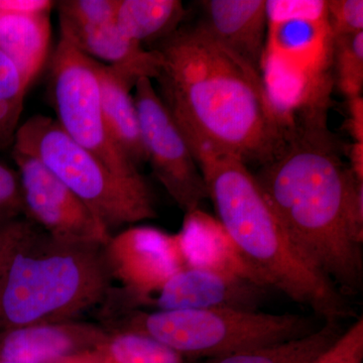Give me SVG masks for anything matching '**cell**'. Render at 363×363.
<instances>
[{"label": "cell", "mask_w": 363, "mask_h": 363, "mask_svg": "<svg viewBox=\"0 0 363 363\" xmlns=\"http://www.w3.org/2000/svg\"><path fill=\"white\" fill-rule=\"evenodd\" d=\"M150 50L161 57L160 96L193 155L205 150L260 167L278 156L294 121L277 108L259 72L198 23Z\"/></svg>", "instance_id": "cell-1"}, {"label": "cell", "mask_w": 363, "mask_h": 363, "mask_svg": "<svg viewBox=\"0 0 363 363\" xmlns=\"http://www.w3.org/2000/svg\"><path fill=\"white\" fill-rule=\"evenodd\" d=\"M328 111L294 119L285 147L255 177L306 264L343 296L363 285L362 247L351 238L345 204L351 172Z\"/></svg>", "instance_id": "cell-2"}, {"label": "cell", "mask_w": 363, "mask_h": 363, "mask_svg": "<svg viewBox=\"0 0 363 363\" xmlns=\"http://www.w3.org/2000/svg\"><path fill=\"white\" fill-rule=\"evenodd\" d=\"M194 157L217 219L264 286L306 306L325 321L339 322L354 316L338 289L298 255L245 162L205 150Z\"/></svg>", "instance_id": "cell-3"}, {"label": "cell", "mask_w": 363, "mask_h": 363, "mask_svg": "<svg viewBox=\"0 0 363 363\" xmlns=\"http://www.w3.org/2000/svg\"><path fill=\"white\" fill-rule=\"evenodd\" d=\"M111 279L104 245L59 240L37 225L0 278V333L69 321L104 300Z\"/></svg>", "instance_id": "cell-4"}, {"label": "cell", "mask_w": 363, "mask_h": 363, "mask_svg": "<svg viewBox=\"0 0 363 363\" xmlns=\"http://www.w3.org/2000/svg\"><path fill=\"white\" fill-rule=\"evenodd\" d=\"M267 11L262 77L272 101L291 121L330 108L333 37L326 1L267 0Z\"/></svg>", "instance_id": "cell-5"}, {"label": "cell", "mask_w": 363, "mask_h": 363, "mask_svg": "<svg viewBox=\"0 0 363 363\" xmlns=\"http://www.w3.org/2000/svg\"><path fill=\"white\" fill-rule=\"evenodd\" d=\"M13 150L39 160L87 205L109 230L157 217L145 179L117 175L67 135L52 117L33 116L18 126Z\"/></svg>", "instance_id": "cell-6"}, {"label": "cell", "mask_w": 363, "mask_h": 363, "mask_svg": "<svg viewBox=\"0 0 363 363\" xmlns=\"http://www.w3.org/2000/svg\"><path fill=\"white\" fill-rule=\"evenodd\" d=\"M316 329L301 315L212 308L140 313L128 320L123 331L150 336L183 357L210 359L302 337Z\"/></svg>", "instance_id": "cell-7"}, {"label": "cell", "mask_w": 363, "mask_h": 363, "mask_svg": "<svg viewBox=\"0 0 363 363\" xmlns=\"http://www.w3.org/2000/svg\"><path fill=\"white\" fill-rule=\"evenodd\" d=\"M57 123L74 142L94 155L113 173L143 179L140 169L112 142L102 114L95 61L61 38L50 73Z\"/></svg>", "instance_id": "cell-8"}, {"label": "cell", "mask_w": 363, "mask_h": 363, "mask_svg": "<svg viewBox=\"0 0 363 363\" xmlns=\"http://www.w3.org/2000/svg\"><path fill=\"white\" fill-rule=\"evenodd\" d=\"M133 98L145 157L155 176L185 213L200 209L203 201L209 199L206 182L152 81L140 79Z\"/></svg>", "instance_id": "cell-9"}, {"label": "cell", "mask_w": 363, "mask_h": 363, "mask_svg": "<svg viewBox=\"0 0 363 363\" xmlns=\"http://www.w3.org/2000/svg\"><path fill=\"white\" fill-rule=\"evenodd\" d=\"M11 156L18 169L23 212L30 220L59 240L108 242L112 234L104 222L39 160L16 150Z\"/></svg>", "instance_id": "cell-10"}, {"label": "cell", "mask_w": 363, "mask_h": 363, "mask_svg": "<svg viewBox=\"0 0 363 363\" xmlns=\"http://www.w3.org/2000/svg\"><path fill=\"white\" fill-rule=\"evenodd\" d=\"M104 253L112 278L119 279L138 303H147L186 267L176 234L155 227H131L111 236Z\"/></svg>", "instance_id": "cell-11"}, {"label": "cell", "mask_w": 363, "mask_h": 363, "mask_svg": "<svg viewBox=\"0 0 363 363\" xmlns=\"http://www.w3.org/2000/svg\"><path fill=\"white\" fill-rule=\"evenodd\" d=\"M259 281L205 267H186L177 272L150 300L159 311L171 310L229 309L257 311L266 295Z\"/></svg>", "instance_id": "cell-12"}, {"label": "cell", "mask_w": 363, "mask_h": 363, "mask_svg": "<svg viewBox=\"0 0 363 363\" xmlns=\"http://www.w3.org/2000/svg\"><path fill=\"white\" fill-rule=\"evenodd\" d=\"M107 337L100 327L70 320L28 325L0 333V362L60 363Z\"/></svg>", "instance_id": "cell-13"}, {"label": "cell", "mask_w": 363, "mask_h": 363, "mask_svg": "<svg viewBox=\"0 0 363 363\" xmlns=\"http://www.w3.org/2000/svg\"><path fill=\"white\" fill-rule=\"evenodd\" d=\"M198 21L212 39L262 75L269 11L267 0L199 1Z\"/></svg>", "instance_id": "cell-14"}, {"label": "cell", "mask_w": 363, "mask_h": 363, "mask_svg": "<svg viewBox=\"0 0 363 363\" xmlns=\"http://www.w3.org/2000/svg\"><path fill=\"white\" fill-rule=\"evenodd\" d=\"M61 38L81 52L111 67L131 85L140 79H157L161 57L126 38L113 23H82L59 16Z\"/></svg>", "instance_id": "cell-15"}, {"label": "cell", "mask_w": 363, "mask_h": 363, "mask_svg": "<svg viewBox=\"0 0 363 363\" xmlns=\"http://www.w3.org/2000/svg\"><path fill=\"white\" fill-rule=\"evenodd\" d=\"M176 235L186 267L230 272L262 284L240 257L218 219L201 208L185 213Z\"/></svg>", "instance_id": "cell-16"}, {"label": "cell", "mask_w": 363, "mask_h": 363, "mask_svg": "<svg viewBox=\"0 0 363 363\" xmlns=\"http://www.w3.org/2000/svg\"><path fill=\"white\" fill-rule=\"evenodd\" d=\"M95 61V60H94ZM100 102L112 142L135 167L147 162L140 118L131 90L135 86L111 67L95 61Z\"/></svg>", "instance_id": "cell-17"}, {"label": "cell", "mask_w": 363, "mask_h": 363, "mask_svg": "<svg viewBox=\"0 0 363 363\" xmlns=\"http://www.w3.org/2000/svg\"><path fill=\"white\" fill-rule=\"evenodd\" d=\"M51 33L50 13L0 11V52L13 62L28 88L48 58Z\"/></svg>", "instance_id": "cell-18"}, {"label": "cell", "mask_w": 363, "mask_h": 363, "mask_svg": "<svg viewBox=\"0 0 363 363\" xmlns=\"http://www.w3.org/2000/svg\"><path fill=\"white\" fill-rule=\"evenodd\" d=\"M185 14L179 0H119L114 21L126 38L152 47L176 32Z\"/></svg>", "instance_id": "cell-19"}, {"label": "cell", "mask_w": 363, "mask_h": 363, "mask_svg": "<svg viewBox=\"0 0 363 363\" xmlns=\"http://www.w3.org/2000/svg\"><path fill=\"white\" fill-rule=\"evenodd\" d=\"M343 331L338 322L325 321L323 326L302 337L210 358L203 363H311L328 350Z\"/></svg>", "instance_id": "cell-20"}, {"label": "cell", "mask_w": 363, "mask_h": 363, "mask_svg": "<svg viewBox=\"0 0 363 363\" xmlns=\"http://www.w3.org/2000/svg\"><path fill=\"white\" fill-rule=\"evenodd\" d=\"M80 363H184V357L156 339L142 333L121 331L80 354Z\"/></svg>", "instance_id": "cell-21"}, {"label": "cell", "mask_w": 363, "mask_h": 363, "mask_svg": "<svg viewBox=\"0 0 363 363\" xmlns=\"http://www.w3.org/2000/svg\"><path fill=\"white\" fill-rule=\"evenodd\" d=\"M26 87L20 72L0 52V150L13 147L23 111Z\"/></svg>", "instance_id": "cell-22"}, {"label": "cell", "mask_w": 363, "mask_h": 363, "mask_svg": "<svg viewBox=\"0 0 363 363\" xmlns=\"http://www.w3.org/2000/svg\"><path fill=\"white\" fill-rule=\"evenodd\" d=\"M333 75L346 99L362 96L363 32L333 38Z\"/></svg>", "instance_id": "cell-23"}, {"label": "cell", "mask_w": 363, "mask_h": 363, "mask_svg": "<svg viewBox=\"0 0 363 363\" xmlns=\"http://www.w3.org/2000/svg\"><path fill=\"white\" fill-rule=\"evenodd\" d=\"M35 227L21 212L0 210V278L16 248Z\"/></svg>", "instance_id": "cell-24"}, {"label": "cell", "mask_w": 363, "mask_h": 363, "mask_svg": "<svg viewBox=\"0 0 363 363\" xmlns=\"http://www.w3.org/2000/svg\"><path fill=\"white\" fill-rule=\"evenodd\" d=\"M119 0H63L57 2L59 16L82 23L116 21Z\"/></svg>", "instance_id": "cell-25"}, {"label": "cell", "mask_w": 363, "mask_h": 363, "mask_svg": "<svg viewBox=\"0 0 363 363\" xmlns=\"http://www.w3.org/2000/svg\"><path fill=\"white\" fill-rule=\"evenodd\" d=\"M311 363H363L362 316Z\"/></svg>", "instance_id": "cell-26"}, {"label": "cell", "mask_w": 363, "mask_h": 363, "mask_svg": "<svg viewBox=\"0 0 363 363\" xmlns=\"http://www.w3.org/2000/svg\"><path fill=\"white\" fill-rule=\"evenodd\" d=\"M326 7L332 37L363 32L362 0H327Z\"/></svg>", "instance_id": "cell-27"}, {"label": "cell", "mask_w": 363, "mask_h": 363, "mask_svg": "<svg viewBox=\"0 0 363 363\" xmlns=\"http://www.w3.org/2000/svg\"><path fill=\"white\" fill-rule=\"evenodd\" d=\"M345 215L351 238L355 243L362 247L363 181L358 180L352 173H351L350 182H348Z\"/></svg>", "instance_id": "cell-28"}, {"label": "cell", "mask_w": 363, "mask_h": 363, "mask_svg": "<svg viewBox=\"0 0 363 363\" xmlns=\"http://www.w3.org/2000/svg\"><path fill=\"white\" fill-rule=\"evenodd\" d=\"M0 210L23 212L20 177L18 172L0 162Z\"/></svg>", "instance_id": "cell-29"}, {"label": "cell", "mask_w": 363, "mask_h": 363, "mask_svg": "<svg viewBox=\"0 0 363 363\" xmlns=\"http://www.w3.org/2000/svg\"><path fill=\"white\" fill-rule=\"evenodd\" d=\"M54 6L50 0H0V11L16 13H51Z\"/></svg>", "instance_id": "cell-30"}, {"label": "cell", "mask_w": 363, "mask_h": 363, "mask_svg": "<svg viewBox=\"0 0 363 363\" xmlns=\"http://www.w3.org/2000/svg\"><path fill=\"white\" fill-rule=\"evenodd\" d=\"M345 128L353 142L363 143V98L357 96L347 99V119Z\"/></svg>", "instance_id": "cell-31"}, {"label": "cell", "mask_w": 363, "mask_h": 363, "mask_svg": "<svg viewBox=\"0 0 363 363\" xmlns=\"http://www.w3.org/2000/svg\"><path fill=\"white\" fill-rule=\"evenodd\" d=\"M344 152L346 157L350 159V167L351 173L358 180L363 181V143H350L344 145Z\"/></svg>", "instance_id": "cell-32"}, {"label": "cell", "mask_w": 363, "mask_h": 363, "mask_svg": "<svg viewBox=\"0 0 363 363\" xmlns=\"http://www.w3.org/2000/svg\"><path fill=\"white\" fill-rule=\"evenodd\" d=\"M60 363H79V362L77 359H76L75 355H74V357L67 358V359L63 360V362Z\"/></svg>", "instance_id": "cell-33"}, {"label": "cell", "mask_w": 363, "mask_h": 363, "mask_svg": "<svg viewBox=\"0 0 363 363\" xmlns=\"http://www.w3.org/2000/svg\"><path fill=\"white\" fill-rule=\"evenodd\" d=\"M0 363H9V362H0Z\"/></svg>", "instance_id": "cell-34"}]
</instances>
